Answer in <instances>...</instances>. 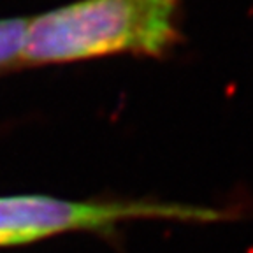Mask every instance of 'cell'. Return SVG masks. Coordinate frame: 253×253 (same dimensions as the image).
Masks as SVG:
<instances>
[{"instance_id": "cell-1", "label": "cell", "mask_w": 253, "mask_h": 253, "mask_svg": "<svg viewBox=\"0 0 253 253\" xmlns=\"http://www.w3.org/2000/svg\"><path fill=\"white\" fill-rule=\"evenodd\" d=\"M179 0H79L28 21L20 62L63 63L115 53L162 55L179 39Z\"/></svg>"}, {"instance_id": "cell-2", "label": "cell", "mask_w": 253, "mask_h": 253, "mask_svg": "<svg viewBox=\"0 0 253 253\" xmlns=\"http://www.w3.org/2000/svg\"><path fill=\"white\" fill-rule=\"evenodd\" d=\"M137 218L221 221L223 210L162 202L65 201L49 195L0 197V246H18L69 230H100Z\"/></svg>"}, {"instance_id": "cell-3", "label": "cell", "mask_w": 253, "mask_h": 253, "mask_svg": "<svg viewBox=\"0 0 253 253\" xmlns=\"http://www.w3.org/2000/svg\"><path fill=\"white\" fill-rule=\"evenodd\" d=\"M30 18H9L0 20V67L20 62L23 55L25 39Z\"/></svg>"}]
</instances>
